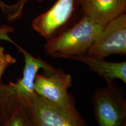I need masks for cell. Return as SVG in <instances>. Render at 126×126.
I'll return each mask as SVG.
<instances>
[{
    "mask_svg": "<svg viewBox=\"0 0 126 126\" xmlns=\"http://www.w3.org/2000/svg\"><path fill=\"white\" fill-rule=\"evenodd\" d=\"M105 26L87 16L82 15L70 27L46 40L45 51L54 58L71 59L86 54Z\"/></svg>",
    "mask_w": 126,
    "mask_h": 126,
    "instance_id": "1",
    "label": "cell"
},
{
    "mask_svg": "<svg viewBox=\"0 0 126 126\" xmlns=\"http://www.w3.org/2000/svg\"><path fill=\"white\" fill-rule=\"evenodd\" d=\"M79 11L78 0H57L50 9L34 19L32 26L48 40L74 23Z\"/></svg>",
    "mask_w": 126,
    "mask_h": 126,
    "instance_id": "2",
    "label": "cell"
},
{
    "mask_svg": "<svg viewBox=\"0 0 126 126\" xmlns=\"http://www.w3.org/2000/svg\"><path fill=\"white\" fill-rule=\"evenodd\" d=\"M97 89L92 98L98 126H126V100L114 82Z\"/></svg>",
    "mask_w": 126,
    "mask_h": 126,
    "instance_id": "3",
    "label": "cell"
},
{
    "mask_svg": "<svg viewBox=\"0 0 126 126\" xmlns=\"http://www.w3.org/2000/svg\"><path fill=\"white\" fill-rule=\"evenodd\" d=\"M0 126H37L25 94L0 82Z\"/></svg>",
    "mask_w": 126,
    "mask_h": 126,
    "instance_id": "4",
    "label": "cell"
},
{
    "mask_svg": "<svg viewBox=\"0 0 126 126\" xmlns=\"http://www.w3.org/2000/svg\"><path fill=\"white\" fill-rule=\"evenodd\" d=\"M72 79L60 69L54 68L44 74L36 75L34 91L47 101L68 110L77 109L73 97L68 92Z\"/></svg>",
    "mask_w": 126,
    "mask_h": 126,
    "instance_id": "5",
    "label": "cell"
},
{
    "mask_svg": "<svg viewBox=\"0 0 126 126\" xmlns=\"http://www.w3.org/2000/svg\"><path fill=\"white\" fill-rule=\"evenodd\" d=\"M25 95L37 126H88L77 109H66L47 101L35 92Z\"/></svg>",
    "mask_w": 126,
    "mask_h": 126,
    "instance_id": "6",
    "label": "cell"
},
{
    "mask_svg": "<svg viewBox=\"0 0 126 126\" xmlns=\"http://www.w3.org/2000/svg\"><path fill=\"white\" fill-rule=\"evenodd\" d=\"M112 54H126V15L107 23L94 39L86 55L104 59Z\"/></svg>",
    "mask_w": 126,
    "mask_h": 126,
    "instance_id": "7",
    "label": "cell"
},
{
    "mask_svg": "<svg viewBox=\"0 0 126 126\" xmlns=\"http://www.w3.org/2000/svg\"><path fill=\"white\" fill-rule=\"evenodd\" d=\"M9 31L10 30L8 28H3L0 29V40H7L16 46L23 54L25 61L22 76L14 84L16 88L23 94H33L35 92L34 91V82L39 70L42 69L45 72H47L54 70L55 68L40 58L33 56L15 43L8 35Z\"/></svg>",
    "mask_w": 126,
    "mask_h": 126,
    "instance_id": "8",
    "label": "cell"
},
{
    "mask_svg": "<svg viewBox=\"0 0 126 126\" xmlns=\"http://www.w3.org/2000/svg\"><path fill=\"white\" fill-rule=\"evenodd\" d=\"M82 15L102 25L126 14V0H78Z\"/></svg>",
    "mask_w": 126,
    "mask_h": 126,
    "instance_id": "9",
    "label": "cell"
},
{
    "mask_svg": "<svg viewBox=\"0 0 126 126\" xmlns=\"http://www.w3.org/2000/svg\"><path fill=\"white\" fill-rule=\"evenodd\" d=\"M75 60L87 65L91 71L96 73L106 82H113L119 79L126 82V62H109L104 59L91 57L85 54L77 56Z\"/></svg>",
    "mask_w": 126,
    "mask_h": 126,
    "instance_id": "10",
    "label": "cell"
},
{
    "mask_svg": "<svg viewBox=\"0 0 126 126\" xmlns=\"http://www.w3.org/2000/svg\"><path fill=\"white\" fill-rule=\"evenodd\" d=\"M29 0H18L15 4L9 5L5 4L0 0V8L7 15V18L9 21H13L22 15L25 5ZM38 3H42L44 0H34Z\"/></svg>",
    "mask_w": 126,
    "mask_h": 126,
    "instance_id": "11",
    "label": "cell"
},
{
    "mask_svg": "<svg viewBox=\"0 0 126 126\" xmlns=\"http://www.w3.org/2000/svg\"><path fill=\"white\" fill-rule=\"evenodd\" d=\"M16 62V60L11 54L5 53L4 47L0 46V82L6 69Z\"/></svg>",
    "mask_w": 126,
    "mask_h": 126,
    "instance_id": "12",
    "label": "cell"
},
{
    "mask_svg": "<svg viewBox=\"0 0 126 126\" xmlns=\"http://www.w3.org/2000/svg\"></svg>",
    "mask_w": 126,
    "mask_h": 126,
    "instance_id": "13",
    "label": "cell"
}]
</instances>
